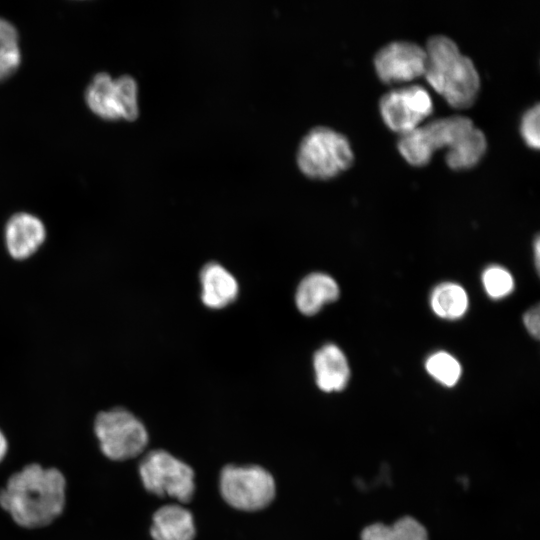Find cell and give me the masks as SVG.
Instances as JSON below:
<instances>
[{"instance_id": "12", "label": "cell", "mask_w": 540, "mask_h": 540, "mask_svg": "<svg viewBox=\"0 0 540 540\" xmlns=\"http://www.w3.org/2000/svg\"><path fill=\"white\" fill-rule=\"evenodd\" d=\"M201 299L211 309H221L232 303L238 295V283L222 265L211 262L200 272Z\"/></svg>"}, {"instance_id": "25", "label": "cell", "mask_w": 540, "mask_h": 540, "mask_svg": "<svg viewBox=\"0 0 540 540\" xmlns=\"http://www.w3.org/2000/svg\"><path fill=\"white\" fill-rule=\"evenodd\" d=\"M539 249V238H537L535 241V259L537 270H539Z\"/></svg>"}, {"instance_id": "11", "label": "cell", "mask_w": 540, "mask_h": 540, "mask_svg": "<svg viewBox=\"0 0 540 540\" xmlns=\"http://www.w3.org/2000/svg\"><path fill=\"white\" fill-rule=\"evenodd\" d=\"M46 235V227L42 220L28 212L13 214L4 228L7 252L18 261L33 256L45 242Z\"/></svg>"}, {"instance_id": "20", "label": "cell", "mask_w": 540, "mask_h": 540, "mask_svg": "<svg viewBox=\"0 0 540 540\" xmlns=\"http://www.w3.org/2000/svg\"><path fill=\"white\" fill-rule=\"evenodd\" d=\"M428 373L446 386H453L461 375L458 361L446 352H438L430 356L426 362Z\"/></svg>"}, {"instance_id": "17", "label": "cell", "mask_w": 540, "mask_h": 540, "mask_svg": "<svg viewBox=\"0 0 540 540\" xmlns=\"http://www.w3.org/2000/svg\"><path fill=\"white\" fill-rule=\"evenodd\" d=\"M361 540H428V535L417 520L403 517L390 526L376 523L366 527Z\"/></svg>"}, {"instance_id": "14", "label": "cell", "mask_w": 540, "mask_h": 540, "mask_svg": "<svg viewBox=\"0 0 540 540\" xmlns=\"http://www.w3.org/2000/svg\"><path fill=\"white\" fill-rule=\"evenodd\" d=\"M338 297L339 287L335 280L327 274L315 272L303 278L298 285L295 303L301 313L311 316Z\"/></svg>"}, {"instance_id": "22", "label": "cell", "mask_w": 540, "mask_h": 540, "mask_svg": "<svg viewBox=\"0 0 540 540\" xmlns=\"http://www.w3.org/2000/svg\"><path fill=\"white\" fill-rule=\"evenodd\" d=\"M539 104L529 107L522 115L520 122L521 135L529 146L538 148L539 139Z\"/></svg>"}, {"instance_id": "24", "label": "cell", "mask_w": 540, "mask_h": 540, "mask_svg": "<svg viewBox=\"0 0 540 540\" xmlns=\"http://www.w3.org/2000/svg\"><path fill=\"white\" fill-rule=\"evenodd\" d=\"M7 449H8L7 440L3 432L0 430V462L5 457Z\"/></svg>"}, {"instance_id": "3", "label": "cell", "mask_w": 540, "mask_h": 540, "mask_svg": "<svg viewBox=\"0 0 540 540\" xmlns=\"http://www.w3.org/2000/svg\"><path fill=\"white\" fill-rule=\"evenodd\" d=\"M354 154L347 137L327 126H316L302 138L296 155L300 171L314 179H328L347 169Z\"/></svg>"}, {"instance_id": "10", "label": "cell", "mask_w": 540, "mask_h": 540, "mask_svg": "<svg viewBox=\"0 0 540 540\" xmlns=\"http://www.w3.org/2000/svg\"><path fill=\"white\" fill-rule=\"evenodd\" d=\"M424 47L408 40H395L382 46L374 56L378 76L385 82L408 81L424 74Z\"/></svg>"}, {"instance_id": "9", "label": "cell", "mask_w": 540, "mask_h": 540, "mask_svg": "<svg viewBox=\"0 0 540 540\" xmlns=\"http://www.w3.org/2000/svg\"><path fill=\"white\" fill-rule=\"evenodd\" d=\"M379 108L387 126L401 134L418 126L432 112L433 101L423 86L413 84L384 93Z\"/></svg>"}, {"instance_id": "21", "label": "cell", "mask_w": 540, "mask_h": 540, "mask_svg": "<svg viewBox=\"0 0 540 540\" xmlns=\"http://www.w3.org/2000/svg\"><path fill=\"white\" fill-rule=\"evenodd\" d=\"M483 284L486 292L492 298H501L508 295L514 286L509 272L499 266H492L485 270Z\"/></svg>"}, {"instance_id": "2", "label": "cell", "mask_w": 540, "mask_h": 540, "mask_svg": "<svg viewBox=\"0 0 540 540\" xmlns=\"http://www.w3.org/2000/svg\"><path fill=\"white\" fill-rule=\"evenodd\" d=\"M424 74L446 101L458 108L471 105L479 91L480 77L473 61L446 35L431 36L424 48Z\"/></svg>"}, {"instance_id": "5", "label": "cell", "mask_w": 540, "mask_h": 540, "mask_svg": "<svg viewBox=\"0 0 540 540\" xmlns=\"http://www.w3.org/2000/svg\"><path fill=\"white\" fill-rule=\"evenodd\" d=\"M94 432L102 453L111 460L134 458L144 451L148 433L143 423L130 411L116 407L97 414Z\"/></svg>"}, {"instance_id": "19", "label": "cell", "mask_w": 540, "mask_h": 540, "mask_svg": "<svg viewBox=\"0 0 540 540\" xmlns=\"http://www.w3.org/2000/svg\"><path fill=\"white\" fill-rule=\"evenodd\" d=\"M21 50L15 26L0 17V83L9 79L19 68Z\"/></svg>"}, {"instance_id": "6", "label": "cell", "mask_w": 540, "mask_h": 540, "mask_svg": "<svg viewBox=\"0 0 540 540\" xmlns=\"http://www.w3.org/2000/svg\"><path fill=\"white\" fill-rule=\"evenodd\" d=\"M84 98L89 109L103 120L133 121L139 115L138 84L130 75L112 78L99 72L87 86Z\"/></svg>"}, {"instance_id": "1", "label": "cell", "mask_w": 540, "mask_h": 540, "mask_svg": "<svg viewBox=\"0 0 540 540\" xmlns=\"http://www.w3.org/2000/svg\"><path fill=\"white\" fill-rule=\"evenodd\" d=\"M66 502V479L56 468L26 465L0 490V506L24 528H41L57 519Z\"/></svg>"}, {"instance_id": "8", "label": "cell", "mask_w": 540, "mask_h": 540, "mask_svg": "<svg viewBox=\"0 0 540 540\" xmlns=\"http://www.w3.org/2000/svg\"><path fill=\"white\" fill-rule=\"evenodd\" d=\"M139 472L144 487L157 496L174 497L184 503L193 497V470L164 450H155L145 456Z\"/></svg>"}, {"instance_id": "18", "label": "cell", "mask_w": 540, "mask_h": 540, "mask_svg": "<svg viewBox=\"0 0 540 540\" xmlns=\"http://www.w3.org/2000/svg\"><path fill=\"white\" fill-rule=\"evenodd\" d=\"M433 311L446 319H457L467 310L468 297L464 289L454 283L437 286L431 295Z\"/></svg>"}, {"instance_id": "23", "label": "cell", "mask_w": 540, "mask_h": 540, "mask_svg": "<svg viewBox=\"0 0 540 540\" xmlns=\"http://www.w3.org/2000/svg\"><path fill=\"white\" fill-rule=\"evenodd\" d=\"M539 313V306L536 305L524 315V324L529 333L535 338L539 337Z\"/></svg>"}, {"instance_id": "4", "label": "cell", "mask_w": 540, "mask_h": 540, "mask_svg": "<svg viewBox=\"0 0 540 540\" xmlns=\"http://www.w3.org/2000/svg\"><path fill=\"white\" fill-rule=\"evenodd\" d=\"M471 118L450 115L433 119L425 124L401 133L397 147L402 156L412 165L426 164L433 151L440 147H454L473 127Z\"/></svg>"}, {"instance_id": "7", "label": "cell", "mask_w": 540, "mask_h": 540, "mask_svg": "<svg viewBox=\"0 0 540 540\" xmlns=\"http://www.w3.org/2000/svg\"><path fill=\"white\" fill-rule=\"evenodd\" d=\"M220 490L225 501L244 511L266 507L275 496L274 479L260 466H226L220 476Z\"/></svg>"}, {"instance_id": "15", "label": "cell", "mask_w": 540, "mask_h": 540, "mask_svg": "<svg viewBox=\"0 0 540 540\" xmlns=\"http://www.w3.org/2000/svg\"><path fill=\"white\" fill-rule=\"evenodd\" d=\"M150 533L154 540H193V516L182 506H163L153 515Z\"/></svg>"}, {"instance_id": "13", "label": "cell", "mask_w": 540, "mask_h": 540, "mask_svg": "<svg viewBox=\"0 0 540 540\" xmlns=\"http://www.w3.org/2000/svg\"><path fill=\"white\" fill-rule=\"evenodd\" d=\"M316 383L325 392L341 391L349 380V366L343 352L334 344H326L314 355Z\"/></svg>"}, {"instance_id": "16", "label": "cell", "mask_w": 540, "mask_h": 540, "mask_svg": "<svg viewBox=\"0 0 540 540\" xmlns=\"http://www.w3.org/2000/svg\"><path fill=\"white\" fill-rule=\"evenodd\" d=\"M486 147L485 134L474 126L453 148L447 150L446 163L453 169L470 168L481 159Z\"/></svg>"}]
</instances>
